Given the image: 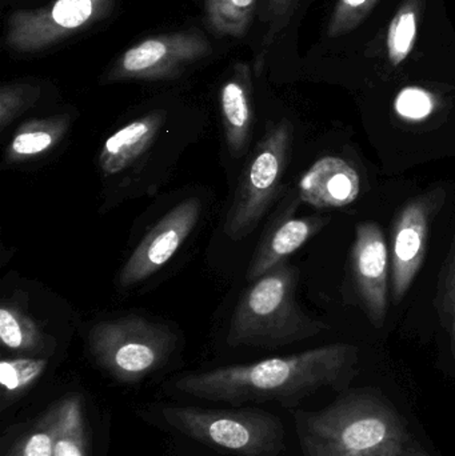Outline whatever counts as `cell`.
Wrapping results in <instances>:
<instances>
[{
  "label": "cell",
  "mask_w": 455,
  "mask_h": 456,
  "mask_svg": "<svg viewBox=\"0 0 455 456\" xmlns=\"http://www.w3.org/2000/svg\"><path fill=\"white\" fill-rule=\"evenodd\" d=\"M358 358L357 346L338 343L256 363L191 372L178 378L174 387L184 395L237 406L248 402L290 403L347 379Z\"/></svg>",
  "instance_id": "cell-1"
},
{
  "label": "cell",
  "mask_w": 455,
  "mask_h": 456,
  "mask_svg": "<svg viewBox=\"0 0 455 456\" xmlns=\"http://www.w3.org/2000/svg\"><path fill=\"white\" fill-rule=\"evenodd\" d=\"M296 425L304 456H409L414 447L400 414L370 391L296 412Z\"/></svg>",
  "instance_id": "cell-2"
},
{
  "label": "cell",
  "mask_w": 455,
  "mask_h": 456,
  "mask_svg": "<svg viewBox=\"0 0 455 456\" xmlns=\"http://www.w3.org/2000/svg\"><path fill=\"white\" fill-rule=\"evenodd\" d=\"M297 283L298 270L288 262L251 281L232 314L227 345L278 348L328 330L323 322L310 318L299 307Z\"/></svg>",
  "instance_id": "cell-3"
},
{
  "label": "cell",
  "mask_w": 455,
  "mask_h": 456,
  "mask_svg": "<svg viewBox=\"0 0 455 456\" xmlns=\"http://www.w3.org/2000/svg\"><path fill=\"white\" fill-rule=\"evenodd\" d=\"M160 415L174 430L230 454L278 456L285 450L283 423L264 410L167 406Z\"/></svg>",
  "instance_id": "cell-4"
},
{
  "label": "cell",
  "mask_w": 455,
  "mask_h": 456,
  "mask_svg": "<svg viewBox=\"0 0 455 456\" xmlns=\"http://www.w3.org/2000/svg\"><path fill=\"white\" fill-rule=\"evenodd\" d=\"M174 346L167 327L135 315L101 322L88 334L93 361L120 383L141 382L159 370Z\"/></svg>",
  "instance_id": "cell-5"
},
{
  "label": "cell",
  "mask_w": 455,
  "mask_h": 456,
  "mask_svg": "<svg viewBox=\"0 0 455 456\" xmlns=\"http://www.w3.org/2000/svg\"><path fill=\"white\" fill-rule=\"evenodd\" d=\"M293 146L288 120L270 125L243 167L234 200L226 216L224 233L242 240L261 224L277 198Z\"/></svg>",
  "instance_id": "cell-6"
},
{
  "label": "cell",
  "mask_w": 455,
  "mask_h": 456,
  "mask_svg": "<svg viewBox=\"0 0 455 456\" xmlns=\"http://www.w3.org/2000/svg\"><path fill=\"white\" fill-rule=\"evenodd\" d=\"M117 0H53L34 10L8 16L5 45L13 53H37L98 23L111 13Z\"/></svg>",
  "instance_id": "cell-7"
},
{
  "label": "cell",
  "mask_w": 455,
  "mask_h": 456,
  "mask_svg": "<svg viewBox=\"0 0 455 456\" xmlns=\"http://www.w3.org/2000/svg\"><path fill=\"white\" fill-rule=\"evenodd\" d=\"M211 53L210 42L198 29L157 35L126 50L107 72L106 80L174 79Z\"/></svg>",
  "instance_id": "cell-8"
},
{
  "label": "cell",
  "mask_w": 455,
  "mask_h": 456,
  "mask_svg": "<svg viewBox=\"0 0 455 456\" xmlns=\"http://www.w3.org/2000/svg\"><path fill=\"white\" fill-rule=\"evenodd\" d=\"M446 200L443 187L430 190L403 206L393 228L390 281L395 305L405 297L424 265L430 226Z\"/></svg>",
  "instance_id": "cell-9"
},
{
  "label": "cell",
  "mask_w": 455,
  "mask_h": 456,
  "mask_svg": "<svg viewBox=\"0 0 455 456\" xmlns=\"http://www.w3.org/2000/svg\"><path fill=\"white\" fill-rule=\"evenodd\" d=\"M202 213L198 198H187L168 211L134 249L119 273L122 287H133L157 273L194 231Z\"/></svg>",
  "instance_id": "cell-10"
},
{
  "label": "cell",
  "mask_w": 455,
  "mask_h": 456,
  "mask_svg": "<svg viewBox=\"0 0 455 456\" xmlns=\"http://www.w3.org/2000/svg\"><path fill=\"white\" fill-rule=\"evenodd\" d=\"M353 276L371 323L381 327L389 299V249L378 224L363 222L355 228L352 251Z\"/></svg>",
  "instance_id": "cell-11"
},
{
  "label": "cell",
  "mask_w": 455,
  "mask_h": 456,
  "mask_svg": "<svg viewBox=\"0 0 455 456\" xmlns=\"http://www.w3.org/2000/svg\"><path fill=\"white\" fill-rule=\"evenodd\" d=\"M299 200L315 208H347L361 194L357 171L337 157L321 158L302 176Z\"/></svg>",
  "instance_id": "cell-12"
},
{
  "label": "cell",
  "mask_w": 455,
  "mask_h": 456,
  "mask_svg": "<svg viewBox=\"0 0 455 456\" xmlns=\"http://www.w3.org/2000/svg\"><path fill=\"white\" fill-rule=\"evenodd\" d=\"M222 122L227 147L238 159L248 152L253 131V82L248 64L238 61L219 93Z\"/></svg>",
  "instance_id": "cell-13"
},
{
  "label": "cell",
  "mask_w": 455,
  "mask_h": 456,
  "mask_svg": "<svg viewBox=\"0 0 455 456\" xmlns=\"http://www.w3.org/2000/svg\"><path fill=\"white\" fill-rule=\"evenodd\" d=\"M330 216H285L270 228L264 240L259 244L248 267V281H254L286 262L290 255L298 251L313 236L317 235Z\"/></svg>",
  "instance_id": "cell-14"
},
{
  "label": "cell",
  "mask_w": 455,
  "mask_h": 456,
  "mask_svg": "<svg viewBox=\"0 0 455 456\" xmlns=\"http://www.w3.org/2000/svg\"><path fill=\"white\" fill-rule=\"evenodd\" d=\"M165 120L166 111L155 110L112 134L99 154V167L104 175L122 173L138 160L152 146Z\"/></svg>",
  "instance_id": "cell-15"
},
{
  "label": "cell",
  "mask_w": 455,
  "mask_h": 456,
  "mask_svg": "<svg viewBox=\"0 0 455 456\" xmlns=\"http://www.w3.org/2000/svg\"><path fill=\"white\" fill-rule=\"evenodd\" d=\"M69 115L27 120L19 126L4 151L7 165L27 162L53 151L69 128Z\"/></svg>",
  "instance_id": "cell-16"
},
{
  "label": "cell",
  "mask_w": 455,
  "mask_h": 456,
  "mask_svg": "<svg viewBox=\"0 0 455 456\" xmlns=\"http://www.w3.org/2000/svg\"><path fill=\"white\" fill-rule=\"evenodd\" d=\"M0 339L7 350L27 355H42L50 342L39 324L11 302H3L0 307Z\"/></svg>",
  "instance_id": "cell-17"
},
{
  "label": "cell",
  "mask_w": 455,
  "mask_h": 456,
  "mask_svg": "<svg viewBox=\"0 0 455 456\" xmlns=\"http://www.w3.org/2000/svg\"><path fill=\"white\" fill-rule=\"evenodd\" d=\"M58 431L53 456H88L82 398L77 394H71L58 401Z\"/></svg>",
  "instance_id": "cell-18"
},
{
  "label": "cell",
  "mask_w": 455,
  "mask_h": 456,
  "mask_svg": "<svg viewBox=\"0 0 455 456\" xmlns=\"http://www.w3.org/2000/svg\"><path fill=\"white\" fill-rule=\"evenodd\" d=\"M48 361L45 358L3 359L0 363V407L7 409L21 398L47 369Z\"/></svg>",
  "instance_id": "cell-19"
},
{
  "label": "cell",
  "mask_w": 455,
  "mask_h": 456,
  "mask_svg": "<svg viewBox=\"0 0 455 456\" xmlns=\"http://www.w3.org/2000/svg\"><path fill=\"white\" fill-rule=\"evenodd\" d=\"M258 0H205L206 19L216 37H240L248 32Z\"/></svg>",
  "instance_id": "cell-20"
},
{
  "label": "cell",
  "mask_w": 455,
  "mask_h": 456,
  "mask_svg": "<svg viewBox=\"0 0 455 456\" xmlns=\"http://www.w3.org/2000/svg\"><path fill=\"white\" fill-rule=\"evenodd\" d=\"M421 0H406L397 11L387 31V55L393 66L403 63L410 55L418 31Z\"/></svg>",
  "instance_id": "cell-21"
},
{
  "label": "cell",
  "mask_w": 455,
  "mask_h": 456,
  "mask_svg": "<svg viewBox=\"0 0 455 456\" xmlns=\"http://www.w3.org/2000/svg\"><path fill=\"white\" fill-rule=\"evenodd\" d=\"M58 420L59 407L55 402L5 456H53Z\"/></svg>",
  "instance_id": "cell-22"
},
{
  "label": "cell",
  "mask_w": 455,
  "mask_h": 456,
  "mask_svg": "<svg viewBox=\"0 0 455 456\" xmlns=\"http://www.w3.org/2000/svg\"><path fill=\"white\" fill-rule=\"evenodd\" d=\"M435 305L441 323L451 334V351L455 356V235L438 279Z\"/></svg>",
  "instance_id": "cell-23"
},
{
  "label": "cell",
  "mask_w": 455,
  "mask_h": 456,
  "mask_svg": "<svg viewBox=\"0 0 455 456\" xmlns=\"http://www.w3.org/2000/svg\"><path fill=\"white\" fill-rule=\"evenodd\" d=\"M40 98V88L29 83H7L0 88V131L31 109Z\"/></svg>",
  "instance_id": "cell-24"
},
{
  "label": "cell",
  "mask_w": 455,
  "mask_h": 456,
  "mask_svg": "<svg viewBox=\"0 0 455 456\" xmlns=\"http://www.w3.org/2000/svg\"><path fill=\"white\" fill-rule=\"evenodd\" d=\"M379 0H338L328 26L329 37H339L352 32L365 20Z\"/></svg>",
  "instance_id": "cell-25"
},
{
  "label": "cell",
  "mask_w": 455,
  "mask_h": 456,
  "mask_svg": "<svg viewBox=\"0 0 455 456\" xmlns=\"http://www.w3.org/2000/svg\"><path fill=\"white\" fill-rule=\"evenodd\" d=\"M437 102L429 91L419 87H406L394 101V111L406 122H422L435 112Z\"/></svg>",
  "instance_id": "cell-26"
},
{
  "label": "cell",
  "mask_w": 455,
  "mask_h": 456,
  "mask_svg": "<svg viewBox=\"0 0 455 456\" xmlns=\"http://www.w3.org/2000/svg\"><path fill=\"white\" fill-rule=\"evenodd\" d=\"M299 0H267V15H269V28L262 43L261 55H266L270 45L274 43L275 37L288 26L291 16L296 12Z\"/></svg>",
  "instance_id": "cell-27"
},
{
  "label": "cell",
  "mask_w": 455,
  "mask_h": 456,
  "mask_svg": "<svg viewBox=\"0 0 455 456\" xmlns=\"http://www.w3.org/2000/svg\"><path fill=\"white\" fill-rule=\"evenodd\" d=\"M409 456H430L427 454V452H424V450L419 449V447H413V450H411L410 454Z\"/></svg>",
  "instance_id": "cell-28"
}]
</instances>
